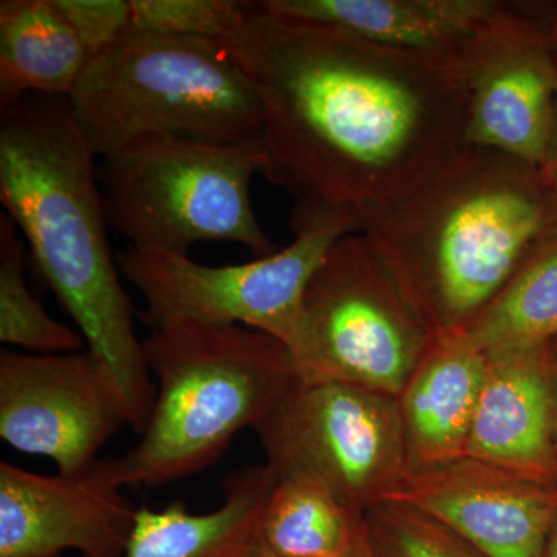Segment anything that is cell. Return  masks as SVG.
Returning <instances> with one entry per match:
<instances>
[{"label": "cell", "instance_id": "obj_1", "mask_svg": "<svg viewBox=\"0 0 557 557\" xmlns=\"http://www.w3.org/2000/svg\"><path fill=\"white\" fill-rule=\"evenodd\" d=\"M260 106L262 174L292 218L398 199L460 146L457 58L417 53L248 2L225 38Z\"/></svg>", "mask_w": 557, "mask_h": 557}, {"label": "cell", "instance_id": "obj_2", "mask_svg": "<svg viewBox=\"0 0 557 557\" xmlns=\"http://www.w3.org/2000/svg\"><path fill=\"white\" fill-rule=\"evenodd\" d=\"M354 214L434 338L465 332L557 237L547 172L471 146L398 199Z\"/></svg>", "mask_w": 557, "mask_h": 557}, {"label": "cell", "instance_id": "obj_3", "mask_svg": "<svg viewBox=\"0 0 557 557\" xmlns=\"http://www.w3.org/2000/svg\"><path fill=\"white\" fill-rule=\"evenodd\" d=\"M95 157L67 98L27 95L0 110V200L7 215L87 350L119 386L132 431L141 434L157 391L110 249Z\"/></svg>", "mask_w": 557, "mask_h": 557}, {"label": "cell", "instance_id": "obj_4", "mask_svg": "<svg viewBox=\"0 0 557 557\" xmlns=\"http://www.w3.org/2000/svg\"><path fill=\"white\" fill-rule=\"evenodd\" d=\"M143 355L159 388L137 445L108 457L123 487L160 486L211 467L299 383L287 346L242 325L171 322L143 339Z\"/></svg>", "mask_w": 557, "mask_h": 557}, {"label": "cell", "instance_id": "obj_5", "mask_svg": "<svg viewBox=\"0 0 557 557\" xmlns=\"http://www.w3.org/2000/svg\"><path fill=\"white\" fill-rule=\"evenodd\" d=\"M95 156L146 137L260 145L258 94L225 39L131 35L67 98Z\"/></svg>", "mask_w": 557, "mask_h": 557}, {"label": "cell", "instance_id": "obj_6", "mask_svg": "<svg viewBox=\"0 0 557 557\" xmlns=\"http://www.w3.org/2000/svg\"><path fill=\"white\" fill-rule=\"evenodd\" d=\"M102 160L106 219L129 247L188 255L201 242H234L256 259L278 251L249 196L265 166L259 143L146 135Z\"/></svg>", "mask_w": 557, "mask_h": 557}, {"label": "cell", "instance_id": "obj_7", "mask_svg": "<svg viewBox=\"0 0 557 557\" xmlns=\"http://www.w3.org/2000/svg\"><path fill=\"white\" fill-rule=\"evenodd\" d=\"M432 339L368 237L351 233L311 277L289 354L302 383L398 398Z\"/></svg>", "mask_w": 557, "mask_h": 557}, {"label": "cell", "instance_id": "obj_8", "mask_svg": "<svg viewBox=\"0 0 557 557\" xmlns=\"http://www.w3.org/2000/svg\"><path fill=\"white\" fill-rule=\"evenodd\" d=\"M295 242L274 255L209 267L188 255L156 248L120 251V273L146 300L150 330L171 322L242 325L267 333L288 350L298 338L304 296L336 240L358 233L347 209L289 220Z\"/></svg>", "mask_w": 557, "mask_h": 557}, {"label": "cell", "instance_id": "obj_9", "mask_svg": "<svg viewBox=\"0 0 557 557\" xmlns=\"http://www.w3.org/2000/svg\"><path fill=\"white\" fill-rule=\"evenodd\" d=\"M255 431L277 478L314 475L361 518L410 469L398 399L348 384L299 381Z\"/></svg>", "mask_w": 557, "mask_h": 557}, {"label": "cell", "instance_id": "obj_10", "mask_svg": "<svg viewBox=\"0 0 557 557\" xmlns=\"http://www.w3.org/2000/svg\"><path fill=\"white\" fill-rule=\"evenodd\" d=\"M468 102L460 146L547 172L557 143V47L533 7L502 2L458 54Z\"/></svg>", "mask_w": 557, "mask_h": 557}, {"label": "cell", "instance_id": "obj_11", "mask_svg": "<svg viewBox=\"0 0 557 557\" xmlns=\"http://www.w3.org/2000/svg\"><path fill=\"white\" fill-rule=\"evenodd\" d=\"M124 426L123 395L89 350L0 351V437L11 448L50 458L58 474L79 475Z\"/></svg>", "mask_w": 557, "mask_h": 557}, {"label": "cell", "instance_id": "obj_12", "mask_svg": "<svg viewBox=\"0 0 557 557\" xmlns=\"http://www.w3.org/2000/svg\"><path fill=\"white\" fill-rule=\"evenodd\" d=\"M137 509L108 458L79 475H40L0 461V557H123Z\"/></svg>", "mask_w": 557, "mask_h": 557}, {"label": "cell", "instance_id": "obj_13", "mask_svg": "<svg viewBox=\"0 0 557 557\" xmlns=\"http://www.w3.org/2000/svg\"><path fill=\"white\" fill-rule=\"evenodd\" d=\"M386 500L421 509L486 557H544L557 491L471 457L410 468Z\"/></svg>", "mask_w": 557, "mask_h": 557}, {"label": "cell", "instance_id": "obj_14", "mask_svg": "<svg viewBox=\"0 0 557 557\" xmlns=\"http://www.w3.org/2000/svg\"><path fill=\"white\" fill-rule=\"evenodd\" d=\"M487 358L467 457L555 485L557 392L549 346Z\"/></svg>", "mask_w": 557, "mask_h": 557}, {"label": "cell", "instance_id": "obj_15", "mask_svg": "<svg viewBox=\"0 0 557 557\" xmlns=\"http://www.w3.org/2000/svg\"><path fill=\"white\" fill-rule=\"evenodd\" d=\"M487 362L458 336L432 339L397 398L410 468L467 457Z\"/></svg>", "mask_w": 557, "mask_h": 557}, {"label": "cell", "instance_id": "obj_16", "mask_svg": "<svg viewBox=\"0 0 557 557\" xmlns=\"http://www.w3.org/2000/svg\"><path fill=\"white\" fill-rule=\"evenodd\" d=\"M277 13L394 47L457 58L500 10V0H265Z\"/></svg>", "mask_w": 557, "mask_h": 557}, {"label": "cell", "instance_id": "obj_17", "mask_svg": "<svg viewBox=\"0 0 557 557\" xmlns=\"http://www.w3.org/2000/svg\"><path fill=\"white\" fill-rule=\"evenodd\" d=\"M276 480L269 465H256L225 479L214 511L197 515L180 500L160 511L138 508L123 557H233L255 536Z\"/></svg>", "mask_w": 557, "mask_h": 557}, {"label": "cell", "instance_id": "obj_18", "mask_svg": "<svg viewBox=\"0 0 557 557\" xmlns=\"http://www.w3.org/2000/svg\"><path fill=\"white\" fill-rule=\"evenodd\" d=\"M89 61L54 0L0 2V110L27 95L69 98Z\"/></svg>", "mask_w": 557, "mask_h": 557}, {"label": "cell", "instance_id": "obj_19", "mask_svg": "<svg viewBox=\"0 0 557 557\" xmlns=\"http://www.w3.org/2000/svg\"><path fill=\"white\" fill-rule=\"evenodd\" d=\"M361 528V516L327 483L306 472H293L277 478L256 537L276 557H344Z\"/></svg>", "mask_w": 557, "mask_h": 557}, {"label": "cell", "instance_id": "obj_20", "mask_svg": "<svg viewBox=\"0 0 557 557\" xmlns=\"http://www.w3.org/2000/svg\"><path fill=\"white\" fill-rule=\"evenodd\" d=\"M458 338L486 357L557 341V237L544 245Z\"/></svg>", "mask_w": 557, "mask_h": 557}, {"label": "cell", "instance_id": "obj_21", "mask_svg": "<svg viewBox=\"0 0 557 557\" xmlns=\"http://www.w3.org/2000/svg\"><path fill=\"white\" fill-rule=\"evenodd\" d=\"M25 240L9 215H0V341L32 354H75L83 335L51 318L25 281Z\"/></svg>", "mask_w": 557, "mask_h": 557}, {"label": "cell", "instance_id": "obj_22", "mask_svg": "<svg viewBox=\"0 0 557 557\" xmlns=\"http://www.w3.org/2000/svg\"><path fill=\"white\" fill-rule=\"evenodd\" d=\"M372 557H486L437 519L397 500H383L362 515Z\"/></svg>", "mask_w": 557, "mask_h": 557}, {"label": "cell", "instance_id": "obj_23", "mask_svg": "<svg viewBox=\"0 0 557 557\" xmlns=\"http://www.w3.org/2000/svg\"><path fill=\"white\" fill-rule=\"evenodd\" d=\"M134 35L225 39L244 20L248 2L234 0H131Z\"/></svg>", "mask_w": 557, "mask_h": 557}, {"label": "cell", "instance_id": "obj_24", "mask_svg": "<svg viewBox=\"0 0 557 557\" xmlns=\"http://www.w3.org/2000/svg\"><path fill=\"white\" fill-rule=\"evenodd\" d=\"M54 2L79 36L90 60L134 35L131 0H54Z\"/></svg>", "mask_w": 557, "mask_h": 557}, {"label": "cell", "instance_id": "obj_25", "mask_svg": "<svg viewBox=\"0 0 557 557\" xmlns=\"http://www.w3.org/2000/svg\"><path fill=\"white\" fill-rule=\"evenodd\" d=\"M233 557H276V556L271 555L269 549H267L265 547H263L262 544H260L259 539L256 537V534H255V536L249 539L247 544L242 545V547L239 549H237L236 555H234Z\"/></svg>", "mask_w": 557, "mask_h": 557}, {"label": "cell", "instance_id": "obj_26", "mask_svg": "<svg viewBox=\"0 0 557 557\" xmlns=\"http://www.w3.org/2000/svg\"><path fill=\"white\" fill-rule=\"evenodd\" d=\"M344 557H372V555H370L368 541H366L364 530H362V528L354 547H351L350 552H348Z\"/></svg>", "mask_w": 557, "mask_h": 557}, {"label": "cell", "instance_id": "obj_27", "mask_svg": "<svg viewBox=\"0 0 557 557\" xmlns=\"http://www.w3.org/2000/svg\"><path fill=\"white\" fill-rule=\"evenodd\" d=\"M544 557H557V515L555 522H553L552 530H549Z\"/></svg>", "mask_w": 557, "mask_h": 557}, {"label": "cell", "instance_id": "obj_28", "mask_svg": "<svg viewBox=\"0 0 557 557\" xmlns=\"http://www.w3.org/2000/svg\"><path fill=\"white\" fill-rule=\"evenodd\" d=\"M549 351H552L553 372H555L556 392H557V341L549 344Z\"/></svg>", "mask_w": 557, "mask_h": 557}, {"label": "cell", "instance_id": "obj_29", "mask_svg": "<svg viewBox=\"0 0 557 557\" xmlns=\"http://www.w3.org/2000/svg\"><path fill=\"white\" fill-rule=\"evenodd\" d=\"M549 178H552L553 185H555V189L557 193V143H556L555 160H553L552 171H549Z\"/></svg>", "mask_w": 557, "mask_h": 557}, {"label": "cell", "instance_id": "obj_30", "mask_svg": "<svg viewBox=\"0 0 557 557\" xmlns=\"http://www.w3.org/2000/svg\"><path fill=\"white\" fill-rule=\"evenodd\" d=\"M549 25V30L553 33V38L556 40V47H557V20H547Z\"/></svg>", "mask_w": 557, "mask_h": 557}]
</instances>
